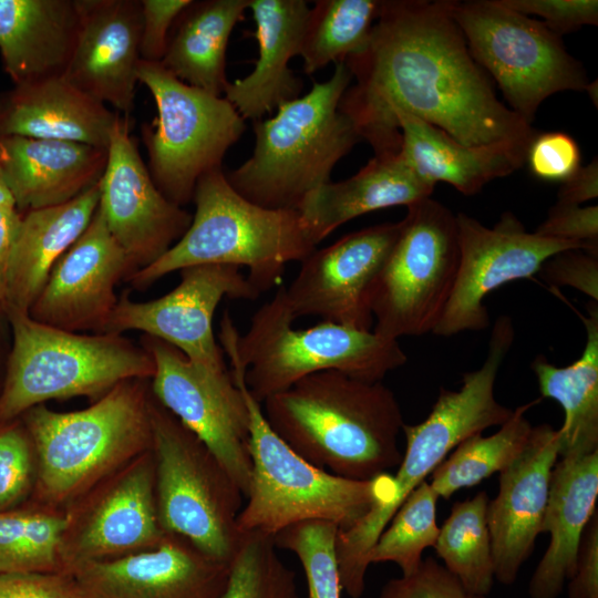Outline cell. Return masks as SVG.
Wrapping results in <instances>:
<instances>
[{
  "label": "cell",
  "mask_w": 598,
  "mask_h": 598,
  "mask_svg": "<svg viewBox=\"0 0 598 598\" xmlns=\"http://www.w3.org/2000/svg\"><path fill=\"white\" fill-rule=\"evenodd\" d=\"M343 63L355 83L339 111L374 154L400 152L398 110L466 146L529 145L537 134L496 97L444 0L381 1L365 48Z\"/></svg>",
  "instance_id": "1"
},
{
  "label": "cell",
  "mask_w": 598,
  "mask_h": 598,
  "mask_svg": "<svg viewBox=\"0 0 598 598\" xmlns=\"http://www.w3.org/2000/svg\"><path fill=\"white\" fill-rule=\"evenodd\" d=\"M243 390L250 416L249 451L251 480L246 504L238 514L239 534L259 533L274 537L297 523L327 520L339 527L336 553L341 578L362 582L365 557L392 518L394 476L383 473L369 481H355L319 468L280 440L244 383V374L231 373Z\"/></svg>",
  "instance_id": "2"
},
{
  "label": "cell",
  "mask_w": 598,
  "mask_h": 598,
  "mask_svg": "<svg viewBox=\"0 0 598 598\" xmlns=\"http://www.w3.org/2000/svg\"><path fill=\"white\" fill-rule=\"evenodd\" d=\"M261 410L296 454L337 476L369 481L401 463L402 411L382 381L321 371L267 398Z\"/></svg>",
  "instance_id": "3"
},
{
  "label": "cell",
  "mask_w": 598,
  "mask_h": 598,
  "mask_svg": "<svg viewBox=\"0 0 598 598\" xmlns=\"http://www.w3.org/2000/svg\"><path fill=\"white\" fill-rule=\"evenodd\" d=\"M352 75L337 63L331 78L315 82L269 118L252 122L250 157L225 173L245 199L267 209L297 210L313 189L330 182L336 164L361 140L339 102Z\"/></svg>",
  "instance_id": "4"
},
{
  "label": "cell",
  "mask_w": 598,
  "mask_h": 598,
  "mask_svg": "<svg viewBox=\"0 0 598 598\" xmlns=\"http://www.w3.org/2000/svg\"><path fill=\"white\" fill-rule=\"evenodd\" d=\"M193 200L195 214L181 239L126 279L135 289L187 267L231 265L247 267V280L262 293L280 282L288 262H301L316 249L298 210L267 209L245 199L221 168L198 179Z\"/></svg>",
  "instance_id": "5"
},
{
  "label": "cell",
  "mask_w": 598,
  "mask_h": 598,
  "mask_svg": "<svg viewBox=\"0 0 598 598\" xmlns=\"http://www.w3.org/2000/svg\"><path fill=\"white\" fill-rule=\"evenodd\" d=\"M281 288L251 317L240 334L228 311L218 339L230 365L244 371V383L256 401L281 392L305 377L334 370L351 378L378 382L404 365L408 357L399 340L328 321L292 328Z\"/></svg>",
  "instance_id": "6"
},
{
  "label": "cell",
  "mask_w": 598,
  "mask_h": 598,
  "mask_svg": "<svg viewBox=\"0 0 598 598\" xmlns=\"http://www.w3.org/2000/svg\"><path fill=\"white\" fill-rule=\"evenodd\" d=\"M6 319L12 343L0 390V423L48 400L100 399L123 381L154 375L150 352L122 334H80L20 311L8 312Z\"/></svg>",
  "instance_id": "7"
},
{
  "label": "cell",
  "mask_w": 598,
  "mask_h": 598,
  "mask_svg": "<svg viewBox=\"0 0 598 598\" xmlns=\"http://www.w3.org/2000/svg\"><path fill=\"white\" fill-rule=\"evenodd\" d=\"M143 381H123L84 410L55 412L39 404L22 414L45 499L72 498L152 448L151 401Z\"/></svg>",
  "instance_id": "8"
},
{
  "label": "cell",
  "mask_w": 598,
  "mask_h": 598,
  "mask_svg": "<svg viewBox=\"0 0 598 598\" xmlns=\"http://www.w3.org/2000/svg\"><path fill=\"white\" fill-rule=\"evenodd\" d=\"M159 524L207 556L230 563L244 494L207 446L161 404L151 402Z\"/></svg>",
  "instance_id": "9"
},
{
  "label": "cell",
  "mask_w": 598,
  "mask_h": 598,
  "mask_svg": "<svg viewBox=\"0 0 598 598\" xmlns=\"http://www.w3.org/2000/svg\"><path fill=\"white\" fill-rule=\"evenodd\" d=\"M474 61L496 81L508 107L532 124L540 104L563 91H585L584 65L561 37L501 0H444Z\"/></svg>",
  "instance_id": "10"
},
{
  "label": "cell",
  "mask_w": 598,
  "mask_h": 598,
  "mask_svg": "<svg viewBox=\"0 0 598 598\" xmlns=\"http://www.w3.org/2000/svg\"><path fill=\"white\" fill-rule=\"evenodd\" d=\"M137 79L157 110L142 128L147 168L161 193L182 207L193 200L203 175L221 168L225 154L246 131L245 120L225 97L181 81L161 63L141 60Z\"/></svg>",
  "instance_id": "11"
},
{
  "label": "cell",
  "mask_w": 598,
  "mask_h": 598,
  "mask_svg": "<svg viewBox=\"0 0 598 598\" xmlns=\"http://www.w3.org/2000/svg\"><path fill=\"white\" fill-rule=\"evenodd\" d=\"M460 260L456 215L440 202L408 207L371 295L373 332L394 340L433 332Z\"/></svg>",
  "instance_id": "12"
},
{
  "label": "cell",
  "mask_w": 598,
  "mask_h": 598,
  "mask_svg": "<svg viewBox=\"0 0 598 598\" xmlns=\"http://www.w3.org/2000/svg\"><path fill=\"white\" fill-rule=\"evenodd\" d=\"M154 360L152 391L158 403L217 457L246 497L251 480L250 416L231 373L193 363L169 343L144 334Z\"/></svg>",
  "instance_id": "13"
},
{
  "label": "cell",
  "mask_w": 598,
  "mask_h": 598,
  "mask_svg": "<svg viewBox=\"0 0 598 598\" xmlns=\"http://www.w3.org/2000/svg\"><path fill=\"white\" fill-rule=\"evenodd\" d=\"M460 260L455 283L432 333L451 337L464 331L484 330L489 316L484 299L501 286L530 278L551 256L568 249L588 247L567 240L528 233L511 212L486 227L465 213L456 214Z\"/></svg>",
  "instance_id": "14"
},
{
  "label": "cell",
  "mask_w": 598,
  "mask_h": 598,
  "mask_svg": "<svg viewBox=\"0 0 598 598\" xmlns=\"http://www.w3.org/2000/svg\"><path fill=\"white\" fill-rule=\"evenodd\" d=\"M179 272V283L157 299L137 302L124 291L103 333L138 330L208 371L229 372L213 330L215 311L224 298L255 300L260 293L237 266L199 265Z\"/></svg>",
  "instance_id": "15"
},
{
  "label": "cell",
  "mask_w": 598,
  "mask_h": 598,
  "mask_svg": "<svg viewBox=\"0 0 598 598\" xmlns=\"http://www.w3.org/2000/svg\"><path fill=\"white\" fill-rule=\"evenodd\" d=\"M515 338L513 323L497 319L484 363L463 374L460 390L441 388L430 414L417 424H405L406 447L394 476L396 495L392 517L409 494L425 481L461 442L484 430L503 425L513 410L494 393L499 368Z\"/></svg>",
  "instance_id": "16"
},
{
  "label": "cell",
  "mask_w": 598,
  "mask_h": 598,
  "mask_svg": "<svg viewBox=\"0 0 598 598\" xmlns=\"http://www.w3.org/2000/svg\"><path fill=\"white\" fill-rule=\"evenodd\" d=\"M399 231L400 221L379 224L315 249L301 261L291 283L281 288L292 319L319 317L322 321L371 330L373 285Z\"/></svg>",
  "instance_id": "17"
},
{
  "label": "cell",
  "mask_w": 598,
  "mask_h": 598,
  "mask_svg": "<svg viewBox=\"0 0 598 598\" xmlns=\"http://www.w3.org/2000/svg\"><path fill=\"white\" fill-rule=\"evenodd\" d=\"M130 122L128 115L118 114L112 127L97 208L133 274L177 243L193 216L157 188L131 135Z\"/></svg>",
  "instance_id": "18"
},
{
  "label": "cell",
  "mask_w": 598,
  "mask_h": 598,
  "mask_svg": "<svg viewBox=\"0 0 598 598\" xmlns=\"http://www.w3.org/2000/svg\"><path fill=\"white\" fill-rule=\"evenodd\" d=\"M132 267L96 209L86 229L60 257L29 310L43 324L103 333L118 297L115 287Z\"/></svg>",
  "instance_id": "19"
},
{
  "label": "cell",
  "mask_w": 598,
  "mask_h": 598,
  "mask_svg": "<svg viewBox=\"0 0 598 598\" xmlns=\"http://www.w3.org/2000/svg\"><path fill=\"white\" fill-rule=\"evenodd\" d=\"M229 570L230 563L166 534L154 548L85 563L68 574L79 598H219Z\"/></svg>",
  "instance_id": "20"
},
{
  "label": "cell",
  "mask_w": 598,
  "mask_h": 598,
  "mask_svg": "<svg viewBox=\"0 0 598 598\" xmlns=\"http://www.w3.org/2000/svg\"><path fill=\"white\" fill-rule=\"evenodd\" d=\"M79 29L63 78L100 103L128 115L141 61V1L75 0Z\"/></svg>",
  "instance_id": "21"
},
{
  "label": "cell",
  "mask_w": 598,
  "mask_h": 598,
  "mask_svg": "<svg viewBox=\"0 0 598 598\" xmlns=\"http://www.w3.org/2000/svg\"><path fill=\"white\" fill-rule=\"evenodd\" d=\"M558 432L544 423L533 426L517 458L499 472V488L487 505L494 578L515 582L543 533L549 483L558 454Z\"/></svg>",
  "instance_id": "22"
},
{
  "label": "cell",
  "mask_w": 598,
  "mask_h": 598,
  "mask_svg": "<svg viewBox=\"0 0 598 598\" xmlns=\"http://www.w3.org/2000/svg\"><path fill=\"white\" fill-rule=\"evenodd\" d=\"M154 458L142 454L97 502L73 543L61 550L62 573L156 547L166 536L156 506Z\"/></svg>",
  "instance_id": "23"
},
{
  "label": "cell",
  "mask_w": 598,
  "mask_h": 598,
  "mask_svg": "<svg viewBox=\"0 0 598 598\" xmlns=\"http://www.w3.org/2000/svg\"><path fill=\"white\" fill-rule=\"evenodd\" d=\"M107 148L69 141L0 137V168L23 214L68 203L104 173Z\"/></svg>",
  "instance_id": "24"
},
{
  "label": "cell",
  "mask_w": 598,
  "mask_h": 598,
  "mask_svg": "<svg viewBox=\"0 0 598 598\" xmlns=\"http://www.w3.org/2000/svg\"><path fill=\"white\" fill-rule=\"evenodd\" d=\"M248 9L259 55L251 73L228 83L224 97L254 122L300 96L303 84L289 62L300 54L310 7L305 0H248Z\"/></svg>",
  "instance_id": "25"
},
{
  "label": "cell",
  "mask_w": 598,
  "mask_h": 598,
  "mask_svg": "<svg viewBox=\"0 0 598 598\" xmlns=\"http://www.w3.org/2000/svg\"><path fill=\"white\" fill-rule=\"evenodd\" d=\"M117 115L63 76L0 92V137L69 141L107 148Z\"/></svg>",
  "instance_id": "26"
},
{
  "label": "cell",
  "mask_w": 598,
  "mask_h": 598,
  "mask_svg": "<svg viewBox=\"0 0 598 598\" xmlns=\"http://www.w3.org/2000/svg\"><path fill=\"white\" fill-rule=\"evenodd\" d=\"M435 185L420 178L399 153L374 154L353 176L310 192L297 209L317 246L342 224L393 206L430 198Z\"/></svg>",
  "instance_id": "27"
},
{
  "label": "cell",
  "mask_w": 598,
  "mask_h": 598,
  "mask_svg": "<svg viewBox=\"0 0 598 598\" xmlns=\"http://www.w3.org/2000/svg\"><path fill=\"white\" fill-rule=\"evenodd\" d=\"M598 451L560 457L553 467L543 533L548 547L528 586L530 598H558L574 573L582 534L596 512Z\"/></svg>",
  "instance_id": "28"
},
{
  "label": "cell",
  "mask_w": 598,
  "mask_h": 598,
  "mask_svg": "<svg viewBox=\"0 0 598 598\" xmlns=\"http://www.w3.org/2000/svg\"><path fill=\"white\" fill-rule=\"evenodd\" d=\"M78 29L75 0H0V58L13 85L63 76Z\"/></svg>",
  "instance_id": "29"
},
{
  "label": "cell",
  "mask_w": 598,
  "mask_h": 598,
  "mask_svg": "<svg viewBox=\"0 0 598 598\" xmlns=\"http://www.w3.org/2000/svg\"><path fill=\"white\" fill-rule=\"evenodd\" d=\"M394 120L401 132L400 154L408 166L425 182L450 184L470 196L493 179L519 169L528 145L497 143L466 146L444 131L398 110Z\"/></svg>",
  "instance_id": "30"
},
{
  "label": "cell",
  "mask_w": 598,
  "mask_h": 598,
  "mask_svg": "<svg viewBox=\"0 0 598 598\" xmlns=\"http://www.w3.org/2000/svg\"><path fill=\"white\" fill-rule=\"evenodd\" d=\"M99 203L100 182L68 203L22 214L7 272L6 316L29 313L52 268L86 229Z\"/></svg>",
  "instance_id": "31"
},
{
  "label": "cell",
  "mask_w": 598,
  "mask_h": 598,
  "mask_svg": "<svg viewBox=\"0 0 598 598\" xmlns=\"http://www.w3.org/2000/svg\"><path fill=\"white\" fill-rule=\"evenodd\" d=\"M586 331L581 355L567 367H556L538 354L532 362L542 398L557 401L564 410L558 432L559 457L598 451V303L579 315Z\"/></svg>",
  "instance_id": "32"
},
{
  "label": "cell",
  "mask_w": 598,
  "mask_h": 598,
  "mask_svg": "<svg viewBox=\"0 0 598 598\" xmlns=\"http://www.w3.org/2000/svg\"><path fill=\"white\" fill-rule=\"evenodd\" d=\"M246 9L248 0L192 1L176 20L161 64L181 81L221 96L229 83L227 45Z\"/></svg>",
  "instance_id": "33"
},
{
  "label": "cell",
  "mask_w": 598,
  "mask_h": 598,
  "mask_svg": "<svg viewBox=\"0 0 598 598\" xmlns=\"http://www.w3.org/2000/svg\"><path fill=\"white\" fill-rule=\"evenodd\" d=\"M539 400L513 410L511 417L489 436L474 434L461 442L431 474L430 485L439 497L473 487L511 465L525 448L533 425L525 413Z\"/></svg>",
  "instance_id": "34"
},
{
  "label": "cell",
  "mask_w": 598,
  "mask_h": 598,
  "mask_svg": "<svg viewBox=\"0 0 598 598\" xmlns=\"http://www.w3.org/2000/svg\"><path fill=\"white\" fill-rule=\"evenodd\" d=\"M379 0H319L309 9L300 50L312 74L361 52L379 16Z\"/></svg>",
  "instance_id": "35"
},
{
  "label": "cell",
  "mask_w": 598,
  "mask_h": 598,
  "mask_svg": "<svg viewBox=\"0 0 598 598\" xmlns=\"http://www.w3.org/2000/svg\"><path fill=\"white\" fill-rule=\"evenodd\" d=\"M489 498L485 491L455 502L440 527L434 546L444 567L470 591L487 596L494 584V564L487 525Z\"/></svg>",
  "instance_id": "36"
},
{
  "label": "cell",
  "mask_w": 598,
  "mask_h": 598,
  "mask_svg": "<svg viewBox=\"0 0 598 598\" xmlns=\"http://www.w3.org/2000/svg\"><path fill=\"white\" fill-rule=\"evenodd\" d=\"M437 499L429 482L415 487L368 551V566L391 561L400 567L402 576L414 573L423 559V551L434 547L439 536Z\"/></svg>",
  "instance_id": "37"
},
{
  "label": "cell",
  "mask_w": 598,
  "mask_h": 598,
  "mask_svg": "<svg viewBox=\"0 0 598 598\" xmlns=\"http://www.w3.org/2000/svg\"><path fill=\"white\" fill-rule=\"evenodd\" d=\"M271 536L240 534L219 598H298L295 571L279 558Z\"/></svg>",
  "instance_id": "38"
},
{
  "label": "cell",
  "mask_w": 598,
  "mask_h": 598,
  "mask_svg": "<svg viewBox=\"0 0 598 598\" xmlns=\"http://www.w3.org/2000/svg\"><path fill=\"white\" fill-rule=\"evenodd\" d=\"M339 527L327 520L293 524L272 538L277 547L292 551L300 560L308 598H340L342 590L336 553Z\"/></svg>",
  "instance_id": "39"
},
{
  "label": "cell",
  "mask_w": 598,
  "mask_h": 598,
  "mask_svg": "<svg viewBox=\"0 0 598 598\" xmlns=\"http://www.w3.org/2000/svg\"><path fill=\"white\" fill-rule=\"evenodd\" d=\"M68 517L21 511L12 573H62L60 550Z\"/></svg>",
  "instance_id": "40"
},
{
  "label": "cell",
  "mask_w": 598,
  "mask_h": 598,
  "mask_svg": "<svg viewBox=\"0 0 598 598\" xmlns=\"http://www.w3.org/2000/svg\"><path fill=\"white\" fill-rule=\"evenodd\" d=\"M16 420L0 423V512L19 503L31 482L33 445Z\"/></svg>",
  "instance_id": "41"
},
{
  "label": "cell",
  "mask_w": 598,
  "mask_h": 598,
  "mask_svg": "<svg viewBox=\"0 0 598 598\" xmlns=\"http://www.w3.org/2000/svg\"><path fill=\"white\" fill-rule=\"evenodd\" d=\"M379 598H486L470 592L433 557L422 559L414 573L390 579Z\"/></svg>",
  "instance_id": "42"
},
{
  "label": "cell",
  "mask_w": 598,
  "mask_h": 598,
  "mask_svg": "<svg viewBox=\"0 0 598 598\" xmlns=\"http://www.w3.org/2000/svg\"><path fill=\"white\" fill-rule=\"evenodd\" d=\"M525 163L539 179L563 183L580 166L579 146L563 132L537 133L528 145Z\"/></svg>",
  "instance_id": "43"
},
{
  "label": "cell",
  "mask_w": 598,
  "mask_h": 598,
  "mask_svg": "<svg viewBox=\"0 0 598 598\" xmlns=\"http://www.w3.org/2000/svg\"><path fill=\"white\" fill-rule=\"evenodd\" d=\"M524 16H538L558 35L598 24L597 0H501Z\"/></svg>",
  "instance_id": "44"
},
{
  "label": "cell",
  "mask_w": 598,
  "mask_h": 598,
  "mask_svg": "<svg viewBox=\"0 0 598 598\" xmlns=\"http://www.w3.org/2000/svg\"><path fill=\"white\" fill-rule=\"evenodd\" d=\"M537 274L554 288L571 287L598 301V251H560L548 258Z\"/></svg>",
  "instance_id": "45"
},
{
  "label": "cell",
  "mask_w": 598,
  "mask_h": 598,
  "mask_svg": "<svg viewBox=\"0 0 598 598\" xmlns=\"http://www.w3.org/2000/svg\"><path fill=\"white\" fill-rule=\"evenodd\" d=\"M535 234L578 243L591 250H598V206L555 204Z\"/></svg>",
  "instance_id": "46"
},
{
  "label": "cell",
  "mask_w": 598,
  "mask_h": 598,
  "mask_svg": "<svg viewBox=\"0 0 598 598\" xmlns=\"http://www.w3.org/2000/svg\"><path fill=\"white\" fill-rule=\"evenodd\" d=\"M190 3L192 0H141V60L161 63L166 51L169 30Z\"/></svg>",
  "instance_id": "47"
},
{
  "label": "cell",
  "mask_w": 598,
  "mask_h": 598,
  "mask_svg": "<svg viewBox=\"0 0 598 598\" xmlns=\"http://www.w3.org/2000/svg\"><path fill=\"white\" fill-rule=\"evenodd\" d=\"M0 598H79L65 573L0 574Z\"/></svg>",
  "instance_id": "48"
},
{
  "label": "cell",
  "mask_w": 598,
  "mask_h": 598,
  "mask_svg": "<svg viewBox=\"0 0 598 598\" xmlns=\"http://www.w3.org/2000/svg\"><path fill=\"white\" fill-rule=\"evenodd\" d=\"M569 598H598V514L590 518L578 547Z\"/></svg>",
  "instance_id": "49"
},
{
  "label": "cell",
  "mask_w": 598,
  "mask_h": 598,
  "mask_svg": "<svg viewBox=\"0 0 598 598\" xmlns=\"http://www.w3.org/2000/svg\"><path fill=\"white\" fill-rule=\"evenodd\" d=\"M598 196V161L595 157L565 179L559 187L556 204L580 206Z\"/></svg>",
  "instance_id": "50"
},
{
  "label": "cell",
  "mask_w": 598,
  "mask_h": 598,
  "mask_svg": "<svg viewBox=\"0 0 598 598\" xmlns=\"http://www.w3.org/2000/svg\"><path fill=\"white\" fill-rule=\"evenodd\" d=\"M14 203L0 168V205ZM16 204V203H14Z\"/></svg>",
  "instance_id": "51"
},
{
  "label": "cell",
  "mask_w": 598,
  "mask_h": 598,
  "mask_svg": "<svg viewBox=\"0 0 598 598\" xmlns=\"http://www.w3.org/2000/svg\"><path fill=\"white\" fill-rule=\"evenodd\" d=\"M585 92H587L589 94L591 101L597 106V101H598L597 100V81L588 83L586 89H585Z\"/></svg>",
  "instance_id": "52"
},
{
  "label": "cell",
  "mask_w": 598,
  "mask_h": 598,
  "mask_svg": "<svg viewBox=\"0 0 598 598\" xmlns=\"http://www.w3.org/2000/svg\"><path fill=\"white\" fill-rule=\"evenodd\" d=\"M1 323H2V322L0 321V324H1Z\"/></svg>",
  "instance_id": "53"
}]
</instances>
